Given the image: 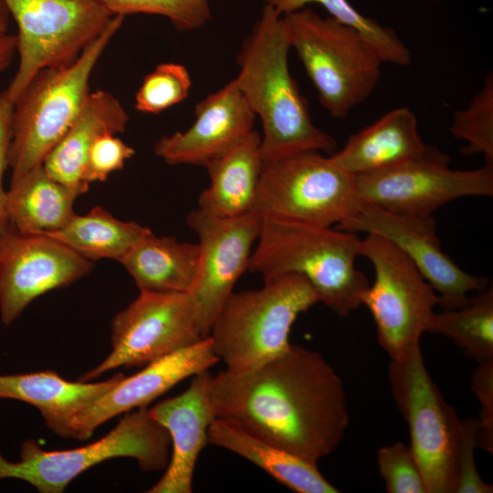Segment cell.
Segmentation results:
<instances>
[{
    "label": "cell",
    "mask_w": 493,
    "mask_h": 493,
    "mask_svg": "<svg viewBox=\"0 0 493 493\" xmlns=\"http://www.w3.org/2000/svg\"><path fill=\"white\" fill-rule=\"evenodd\" d=\"M77 195L54 180L43 164L12 176L7 190L10 223L20 232L47 235L64 227L76 215Z\"/></svg>",
    "instance_id": "26"
},
{
    "label": "cell",
    "mask_w": 493,
    "mask_h": 493,
    "mask_svg": "<svg viewBox=\"0 0 493 493\" xmlns=\"http://www.w3.org/2000/svg\"><path fill=\"white\" fill-rule=\"evenodd\" d=\"M203 339L189 293L140 291L111 321L109 355L79 380L94 381L120 367H143Z\"/></svg>",
    "instance_id": "12"
},
{
    "label": "cell",
    "mask_w": 493,
    "mask_h": 493,
    "mask_svg": "<svg viewBox=\"0 0 493 493\" xmlns=\"http://www.w3.org/2000/svg\"><path fill=\"white\" fill-rule=\"evenodd\" d=\"M125 16L108 28L72 64L39 71L14 102L8 166L12 176L43 164L80 113L94 68Z\"/></svg>",
    "instance_id": "5"
},
{
    "label": "cell",
    "mask_w": 493,
    "mask_h": 493,
    "mask_svg": "<svg viewBox=\"0 0 493 493\" xmlns=\"http://www.w3.org/2000/svg\"><path fill=\"white\" fill-rule=\"evenodd\" d=\"M361 203L388 212L425 216L461 197L493 195V165L453 170L449 163H419L355 175Z\"/></svg>",
    "instance_id": "16"
},
{
    "label": "cell",
    "mask_w": 493,
    "mask_h": 493,
    "mask_svg": "<svg viewBox=\"0 0 493 493\" xmlns=\"http://www.w3.org/2000/svg\"><path fill=\"white\" fill-rule=\"evenodd\" d=\"M113 16L155 15L178 31H193L212 20L210 0H101Z\"/></svg>",
    "instance_id": "32"
},
{
    "label": "cell",
    "mask_w": 493,
    "mask_h": 493,
    "mask_svg": "<svg viewBox=\"0 0 493 493\" xmlns=\"http://www.w3.org/2000/svg\"><path fill=\"white\" fill-rule=\"evenodd\" d=\"M219 359L208 337L199 342L158 359L114 386L71 419L67 438L85 440L110 419L136 408L147 406L174 385L209 370Z\"/></svg>",
    "instance_id": "17"
},
{
    "label": "cell",
    "mask_w": 493,
    "mask_h": 493,
    "mask_svg": "<svg viewBox=\"0 0 493 493\" xmlns=\"http://www.w3.org/2000/svg\"><path fill=\"white\" fill-rule=\"evenodd\" d=\"M360 201L353 175L319 151L263 162L253 211L264 219L331 227Z\"/></svg>",
    "instance_id": "8"
},
{
    "label": "cell",
    "mask_w": 493,
    "mask_h": 493,
    "mask_svg": "<svg viewBox=\"0 0 493 493\" xmlns=\"http://www.w3.org/2000/svg\"><path fill=\"white\" fill-rule=\"evenodd\" d=\"M9 14L0 0V36L7 34V28L9 24Z\"/></svg>",
    "instance_id": "39"
},
{
    "label": "cell",
    "mask_w": 493,
    "mask_h": 493,
    "mask_svg": "<svg viewBox=\"0 0 493 493\" xmlns=\"http://www.w3.org/2000/svg\"><path fill=\"white\" fill-rule=\"evenodd\" d=\"M151 232L147 226L120 220L97 205L86 215L76 214L64 227L46 236L92 262L104 258L120 262L136 243Z\"/></svg>",
    "instance_id": "27"
},
{
    "label": "cell",
    "mask_w": 493,
    "mask_h": 493,
    "mask_svg": "<svg viewBox=\"0 0 493 493\" xmlns=\"http://www.w3.org/2000/svg\"><path fill=\"white\" fill-rule=\"evenodd\" d=\"M260 140L254 130L205 166L210 184L200 194L198 208L220 217L253 211L263 165Z\"/></svg>",
    "instance_id": "23"
},
{
    "label": "cell",
    "mask_w": 493,
    "mask_h": 493,
    "mask_svg": "<svg viewBox=\"0 0 493 493\" xmlns=\"http://www.w3.org/2000/svg\"><path fill=\"white\" fill-rule=\"evenodd\" d=\"M373 267L374 281L359 299L370 310L382 349L395 359L419 344L439 297L411 259L382 236L361 239L360 257Z\"/></svg>",
    "instance_id": "11"
},
{
    "label": "cell",
    "mask_w": 493,
    "mask_h": 493,
    "mask_svg": "<svg viewBox=\"0 0 493 493\" xmlns=\"http://www.w3.org/2000/svg\"><path fill=\"white\" fill-rule=\"evenodd\" d=\"M194 116L186 131L155 142L154 153L167 164L205 167L254 131L256 118L235 79L197 102Z\"/></svg>",
    "instance_id": "18"
},
{
    "label": "cell",
    "mask_w": 493,
    "mask_h": 493,
    "mask_svg": "<svg viewBox=\"0 0 493 493\" xmlns=\"http://www.w3.org/2000/svg\"><path fill=\"white\" fill-rule=\"evenodd\" d=\"M279 16H286L306 7L320 5L330 16L359 32L376 52L383 63L406 67L412 62V53L396 32L362 16L348 0H263Z\"/></svg>",
    "instance_id": "29"
},
{
    "label": "cell",
    "mask_w": 493,
    "mask_h": 493,
    "mask_svg": "<svg viewBox=\"0 0 493 493\" xmlns=\"http://www.w3.org/2000/svg\"><path fill=\"white\" fill-rule=\"evenodd\" d=\"M341 170L355 176L419 163H449L435 145L425 144L415 114L398 107L351 135L343 148L329 156Z\"/></svg>",
    "instance_id": "20"
},
{
    "label": "cell",
    "mask_w": 493,
    "mask_h": 493,
    "mask_svg": "<svg viewBox=\"0 0 493 493\" xmlns=\"http://www.w3.org/2000/svg\"><path fill=\"white\" fill-rule=\"evenodd\" d=\"M134 152V149L116 134L105 133L100 136L88 152L83 181L88 185L106 181L111 173L121 170Z\"/></svg>",
    "instance_id": "35"
},
{
    "label": "cell",
    "mask_w": 493,
    "mask_h": 493,
    "mask_svg": "<svg viewBox=\"0 0 493 493\" xmlns=\"http://www.w3.org/2000/svg\"><path fill=\"white\" fill-rule=\"evenodd\" d=\"M426 332L450 339L466 355L479 363L493 361V288L469 299L461 308L434 312Z\"/></svg>",
    "instance_id": "28"
},
{
    "label": "cell",
    "mask_w": 493,
    "mask_h": 493,
    "mask_svg": "<svg viewBox=\"0 0 493 493\" xmlns=\"http://www.w3.org/2000/svg\"><path fill=\"white\" fill-rule=\"evenodd\" d=\"M262 220L255 211L220 217L197 208L187 215V226L199 239L198 271L189 294L195 306L203 338L208 337L218 311L234 291L236 281L247 270Z\"/></svg>",
    "instance_id": "14"
},
{
    "label": "cell",
    "mask_w": 493,
    "mask_h": 493,
    "mask_svg": "<svg viewBox=\"0 0 493 493\" xmlns=\"http://www.w3.org/2000/svg\"><path fill=\"white\" fill-rule=\"evenodd\" d=\"M320 302L303 276L288 274L258 289L233 291L209 332L214 352L232 372L252 370L284 352L298 316Z\"/></svg>",
    "instance_id": "4"
},
{
    "label": "cell",
    "mask_w": 493,
    "mask_h": 493,
    "mask_svg": "<svg viewBox=\"0 0 493 493\" xmlns=\"http://www.w3.org/2000/svg\"><path fill=\"white\" fill-rule=\"evenodd\" d=\"M191 87L190 73L183 64H158L143 78L135 95L134 108L142 113L159 114L184 101Z\"/></svg>",
    "instance_id": "31"
},
{
    "label": "cell",
    "mask_w": 493,
    "mask_h": 493,
    "mask_svg": "<svg viewBox=\"0 0 493 493\" xmlns=\"http://www.w3.org/2000/svg\"><path fill=\"white\" fill-rule=\"evenodd\" d=\"M199 244L156 236L152 232L120 260L140 291L190 293L198 271Z\"/></svg>",
    "instance_id": "24"
},
{
    "label": "cell",
    "mask_w": 493,
    "mask_h": 493,
    "mask_svg": "<svg viewBox=\"0 0 493 493\" xmlns=\"http://www.w3.org/2000/svg\"><path fill=\"white\" fill-rule=\"evenodd\" d=\"M92 261L46 235L0 232V317L14 322L39 296L88 275Z\"/></svg>",
    "instance_id": "15"
},
{
    "label": "cell",
    "mask_w": 493,
    "mask_h": 493,
    "mask_svg": "<svg viewBox=\"0 0 493 493\" xmlns=\"http://www.w3.org/2000/svg\"><path fill=\"white\" fill-rule=\"evenodd\" d=\"M388 379L429 493H455L461 419L430 377L419 344L391 359Z\"/></svg>",
    "instance_id": "10"
},
{
    "label": "cell",
    "mask_w": 493,
    "mask_h": 493,
    "mask_svg": "<svg viewBox=\"0 0 493 493\" xmlns=\"http://www.w3.org/2000/svg\"><path fill=\"white\" fill-rule=\"evenodd\" d=\"M208 442L255 464L275 480L297 493H338L317 464L256 438L215 419L207 430Z\"/></svg>",
    "instance_id": "25"
},
{
    "label": "cell",
    "mask_w": 493,
    "mask_h": 493,
    "mask_svg": "<svg viewBox=\"0 0 493 493\" xmlns=\"http://www.w3.org/2000/svg\"><path fill=\"white\" fill-rule=\"evenodd\" d=\"M471 389L479 404L477 447L493 454V361L479 363L471 376Z\"/></svg>",
    "instance_id": "36"
},
{
    "label": "cell",
    "mask_w": 493,
    "mask_h": 493,
    "mask_svg": "<svg viewBox=\"0 0 493 493\" xmlns=\"http://www.w3.org/2000/svg\"><path fill=\"white\" fill-rule=\"evenodd\" d=\"M17 26V69L6 90L15 100L42 69L72 64L110 26L101 0H1Z\"/></svg>",
    "instance_id": "9"
},
{
    "label": "cell",
    "mask_w": 493,
    "mask_h": 493,
    "mask_svg": "<svg viewBox=\"0 0 493 493\" xmlns=\"http://www.w3.org/2000/svg\"><path fill=\"white\" fill-rule=\"evenodd\" d=\"M13 113L14 101L4 90L0 92V232L11 224L7 212V191L4 189L3 180L8 166Z\"/></svg>",
    "instance_id": "37"
},
{
    "label": "cell",
    "mask_w": 493,
    "mask_h": 493,
    "mask_svg": "<svg viewBox=\"0 0 493 493\" xmlns=\"http://www.w3.org/2000/svg\"><path fill=\"white\" fill-rule=\"evenodd\" d=\"M124 375L104 381H69L56 372L0 374V399H11L36 407L46 425L67 438L73 416L114 386Z\"/></svg>",
    "instance_id": "22"
},
{
    "label": "cell",
    "mask_w": 493,
    "mask_h": 493,
    "mask_svg": "<svg viewBox=\"0 0 493 493\" xmlns=\"http://www.w3.org/2000/svg\"><path fill=\"white\" fill-rule=\"evenodd\" d=\"M477 419H461L456 455V486L455 493H492L493 486L479 476L475 460L477 447Z\"/></svg>",
    "instance_id": "34"
},
{
    "label": "cell",
    "mask_w": 493,
    "mask_h": 493,
    "mask_svg": "<svg viewBox=\"0 0 493 493\" xmlns=\"http://www.w3.org/2000/svg\"><path fill=\"white\" fill-rule=\"evenodd\" d=\"M290 44L282 16L264 5L237 55L236 86L262 122L263 162L304 151L332 154L336 141L312 122L288 68Z\"/></svg>",
    "instance_id": "2"
},
{
    "label": "cell",
    "mask_w": 493,
    "mask_h": 493,
    "mask_svg": "<svg viewBox=\"0 0 493 493\" xmlns=\"http://www.w3.org/2000/svg\"><path fill=\"white\" fill-rule=\"evenodd\" d=\"M210 395L216 419L316 464L350 422L339 374L320 352L295 344L252 370L213 375Z\"/></svg>",
    "instance_id": "1"
},
{
    "label": "cell",
    "mask_w": 493,
    "mask_h": 493,
    "mask_svg": "<svg viewBox=\"0 0 493 493\" xmlns=\"http://www.w3.org/2000/svg\"><path fill=\"white\" fill-rule=\"evenodd\" d=\"M212 377L208 370L200 372L185 391L149 408L150 415L167 430L172 453L163 476L147 492H192L196 462L215 419L210 395Z\"/></svg>",
    "instance_id": "19"
},
{
    "label": "cell",
    "mask_w": 493,
    "mask_h": 493,
    "mask_svg": "<svg viewBox=\"0 0 493 493\" xmlns=\"http://www.w3.org/2000/svg\"><path fill=\"white\" fill-rule=\"evenodd\" d=\"M283 19L290 47L332 117L344 118L370 97L383 61L359 32L308 7Z\"/></svg>",
    "instance_id": "6"
},
{
    "label": "cell",
    "mask_w": 493,
    "mask_h": 493,
    "mask_svg": "<svg viewBox=\"0 0 493 493\" xmlns=\"http://www.w3.org/2000/svg\"><path fill=\"white\" fill-rule=\"evenodd\" d=\"M171 439L147 406L124 414L106 435L89 445L67 450H44L33 438L20 447V459L10 461L0 452V479L25 481L40 493H61L90 467L116 457H131L143 471L166 468Z\"/></svg>",
    "instance_id": "7"
},
{
    "label": "cell",
    "mask_w": 493,
    "mask_h": 493,
    "mask_svg": "<svg viewBox=\"0 0 493 493\" xmlns=\"http://www.w3.org/2000/svg\"><path fill=\"white\" fill-rule=\"evenodd\" d=\"M335 228L354 234H373L394 245L434 288L442 309L464 307L469 301V292L488 286L486 277L463 270L442 250L432 215H399L360 203L357 210Z\"/></svg>",
    "instance_id": "13"
},
{
    "label": "cell",
    "mask_w": 493,
    "mask_h": 493,
    "mask_svg": "<svg viewBox=\"0 0 493 493\" xmlns=\"http://www.w3.org/2000/svg\"><path fill=\"white\" fill-rule=\"evenodd\" d=\"M16 52V36L9 34L0 36V74L10 66Z\"/></svg>",
    "instance_id": "38"
},
{
    "label": "cell",
    "mask_w": 493,
    "mask_h": 493,
    "mask_svg": "<svg viewBox=\"0 0 493 493\" xmlns=\"http://www.w3.org/2000/svg\"><path fill=\"white\" fill-rule=\"evenodd\" d=\"M452 136L467 145L461 152L484 156L486 164L493 165V75L489 72L483 87L467 108L456 110L449 127Z\"/></svg>",
    "instance_id": "30"
},
{
    "label": "cell",
    "mask_w": 493,
    "mask_h": 493,
    "mask_svg": "<svg viewBox=\"0 0 493 493\" xmlns=\"http://www.w3.org/2000/svg\"><path fill=\"white\" fill-rule=\"evenodd\" d=\"M377 464L387 493H429L421 467L410 446L395 442L380 447Z\"/></svg>",
    "instance_id": "33"
},
{
    "label": "cell",
    "mask_w": 493,
    "mask_h": 493,
    "mask_svg": "<svg viewBox=\"0 0 493 493\" xmlns=\"http://www.w3.org/2000/svg\"><path fill=\"white\" fill-rule=\"evenodd\" d=\"M262 219L247 270L260 274L265 282L288 274L303 276L320 302L341 317L361 306L359 296L369 282L355 266L361 246L356 234Z\"/></svg>",
    "instance_id": "3"
},
{
    "label": "cell",
    "mask_w": 493,
    "mask_h": 493,
    "mask_svg": "<svg viewBox=\"0 0 493 493\" xmlns=\"http://www.w3.org/2000/svg\"><path fill=\"white\" fill-rule=\"evenodd\" d=\"M129 120L124 107L111 92L90 91L76 121L46 156L43 167L79 197L89 187L83 181V173L91 145L105 133L123 132Z\"/></svg>",
    "instance_id": "21"
}]
</instances>
